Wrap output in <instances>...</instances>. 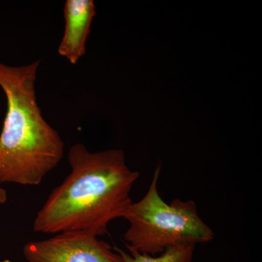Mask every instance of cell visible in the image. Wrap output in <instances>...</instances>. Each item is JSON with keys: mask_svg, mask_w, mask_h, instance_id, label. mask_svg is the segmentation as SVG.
<instances>
[{"mask_svg": "<svg viewBox=\"0 0 262 262\" xmlns=\"http://www.w3.org/2000/svg\"><path fill=\"white\" fill-rule=\"evenodd\" d=\"M71 172L50 194L34 222V232H83L96 237L123 218L139 173L128 168L121 149L91 152L80 143L68 154Z\"/></svg>", "mask_w": 262, "mask_h": 262, "instance_id": "1", "label": "cell"}, {"mask_svg": "<svg viewBox=\"0 0 262 262\" xmlns=\"http://www.w3.org/2000/svg\"><path fill=\"white\" fill-rule=\"evenodd\" d=\"M39 64L11 67L0 62V87L8 106L0 135V183L38 185L63 158V141L38 106Z\"/></svg>", "mask_w": 262, "mask_h": 262, "instance_id": "2", "label": "cell"}, {"mask_svg": "<svg viewBox=\"0 0 262 262\" xmlns=\"http://www.w3.org/2000/svg\"><path fill=\"white\" fill-rule=\"evenodd\" d=\"M160 169L159 165L155 170L146 195L133 203L123 216L130 224L125 234L127 247L153 256L173 246L212 241L214 234L198 215L194 201L176 199L168 204L162 199Z\"/></svg>", "mask_w": 262, "mask_h": 262, "instance_id": "3", "label": "cell"}, {"mask_svg": "<svg viewBox=\"0 0 262 262\" xmlns=\"http://www.w3.org/2000/svg\"><path fill=\"white\" fill-rule=\"evenodd\" d=\"M24 255L28 262H125L107 243L83 232H61L29 242Z\"/></svg>", "mask_w": 262, "mask_h": 262, "instance_id": "4", "label": "cell"}, {"mask_svg": "<svg viewBox=\"0 0 262 262\" xmlns=\"http://www.w3.org/2000/svg\"><path fill=\"white\" fill-rule=\"evenodd\" d=\"M63 14L64 32L58 53L76 64L85 54L86 42L96 14V5L93 0H67Z\"/></svg>", "mask_w": 262, "mask_h": 262, "instance_id": "5", "label": "cell"}, {"mask_svg": "<svg viewBox=\"0 0 262 262\" xmlns=\"http://www.w3.org/2000/svg\"><path fill=\"white\" fill-rule=\"evenodd\" d=\"M194 245H180L165 250L160 256H152L128 248L130 253L125 252L120 248H115L125 262H193Z\"/></svg>", "mask_w": 262, "mask_h": 262, "instance_id": "6", "label": "cell"}, {"mask_svg": "<svg viewBox=\"0 0 262 262\" xmlns=\"http://www.w3.org/2000/svg\"><path fill=\"white\" fill-rule=\"evenodd\" d=\"M8 199L6 190L0 185V205L4 204Z\"/></svg>", "mask_w": 262, "mask_h": 262, "instance_id": "7", "label": "cell"}]
</instances>
